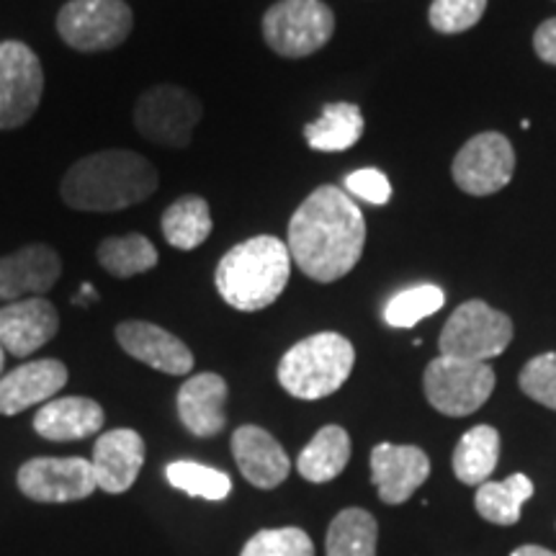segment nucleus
<instances>
[{
	"instance_id": "obj_29",
	"label": "nucleus",
	"mask_w": 556,
	"mask_h": 556,
	"mask_svg": "<svg viewBox=\"0 0 556 556\" xmlns=\"http://www.w3.org/2000/svg\"><path fill=\"white\" fill-rule=\"evenodd\" d=\"M443 302H446L443 289L433 287V283H422V287L405 289L389 299L384 307V319L392 328H413L420 319L435 315L443 307Z\"/></svg>"
},
{
	"instance_id": "obj_13",
	"label": "nucleus",
	"mask_w": 556,
	"mask_h": 556,
	"mask_svg": "<svg viewBox=\"0 0 556 556\" xmlns=\"http://www.w3.org/2000/svg\"><path fill=\"white\" fill-rule=\"evenodd\" d=\"M60 315L52 302L41 296L21 299L0 309V345L16 358L31 356L58 336Z\"/></svg>"
},
{
	"instance_id": "obj_18",
	"label": "nucleus",
	"mask_w": 556,
	"mask_h": 556,
	"mask_svg": "<svg viewBox=\"0 0 556 556\" xmlns=\"http://www.w3.org/2000/svg\"><path fill=\"white\" fill-rule=\"evenodd\" d=\"M67 384V368L58 358H39L0 377V415H18L47 405Z\"/></svg>"
},
{
	"instance_id": "obj_8",
	"label": "nucleus",
	"mask_w": 556,
	"mask_h": 556,
	"mask_svg": "<svg viewBox=\"0 0 556 556\" xmlns=\"http://www.w3.org/2000/svg\"><path fill=\"white\" fill-rule=\"evenodd\" d=\"M135 13L124 0H70L58 13V31L78 52H106L127 41Z\"/></svg>"
},
{
	"instance_id": "obj_11",
	"label": "nucleus",
	"mask_w": 556,
	"mask_h": 556,
	"mask_svg": "<svg viewBox=\"0 0 556 556\" xmlns=\"http://www.w3.org/2000/svg\"><path fill=\"white\" fill-rule=\"evenodd\" d=\"M451 173L464 193L492 197L510 184L516 173V152L500 131H482L458 150Z\"/></svg>"
},
{
	"instance_id": "obj_35",
	"label": "nucleus",
	"mask_w": 556,
	"mask_h": 556,
	"mask_svg": "<svg viewBox=\"0 0 556 556\" xmlns=\"http://www.w3.org/2000/svg\"><path fill=\"white\" fill-rule=\"evenodd\" d=\"M533 50L548 65H556V18H548L533 34Z\"/></svg>"
},
{
	"instance_id": "obj_22",
	"label": "nucleus",
	"mask_w": 556,
	"mask_h": 556,
	"mask_svg": "<svg viewBox=\"0 0 556 556\" xmlns=\"http://www.w3.org/2000/svg\"><path fill=\"white\" fill-rule=\"evenodd\" d=\"M351 462V438L340 426H325L299 454L296 469L307 482L325 484L340 477Z\"/></svg>"
},
{
	"instance_id": "obj_34",
	"label": "nucleus",
	"mask_w": 556,
	"mask_h": 556,
	"mask_svg": "<svg viewBox=\"0 0 556 556\" xmlns=\"http://www.w3.org/2000/svg\"><path fill=\"white\" fill-rule=\"evenodd\" d=\"M345 189L351 197L364 199L368 204H377V206L387 204V201L392 199V184H389V178L377 168H364V170L351 173V176L345 178Z\"/></svg>"
},
{
	"instance_id": "obj_14",
	"label": "nucleus",
	"mask_w": 556,
	"mask_h": 556,
	"mask_svg": "<svg viewBox=\"0 0 556 556\" xmlns=\"http://www.w3.org/2000/svg\"><path fill=\"white\" fill-rule=\"evenodd\" d=\"M116 340L131 358L142 361L155 371L170 374V377H186L193 368V353L184 340L163 330L160 325L129 319L116 328Z\"/></svg>"
},
{
	"instance_id": "obj_36",
	"label": "nucleus",
	"mask_w": 556,
	"mask_h": 556,
	"mask_svg": "<svg viewBox=\"0 0 556 556\" xmlns=\"http://www.w3.org/2000/svg\"><path fill=\"white\" fill-rule=\"evenodd\" d=\"M510 556H556V554L548 552L544 546H520Z\"/></svg>"
},
{
	"instance_id": "obj_25",
	"label": "nucleus",
	"mask_w": 556,
	"mask_h": 556,
	"mask_svg": "<svg viewBox=\"0 0 556 556\" xmlns=\"http://www.w3.org/2000/svg\"><path fill=\"white\" fill-rule=\"evenodd\" d=\"M533 497V482L526 475H510L503 482L479 484L475 505L484 520L495 526H516L520 510Z\"/></svg>"
},
{
	"instance_id": "obj_3",
	"label": "nucleus",
	"mask_w": 556,
	"mask_h": 556,
	"mask_svg": "<svg viewBox=\"0 0 556 556\" xmlns=\"http://www.w3.org/2000/svg\"><path fill=\"white\" fill-rule=\"evenodd\" d=\"M291 253L287 242L274 235H258L235 245L219 261L214 283L229 307L258 312L276 302L291 276Z\"/></svg>"
},
{
	"instance_id": "obj_20",
	"label": "nucleus",
	"mask_w": 556,
	"mask_h": 556,
	"mask_svg": "<svg viewBox=\"0 0 556 556\" xmlns=\"http://www.w3.org/2000/svg\"><path fill=\"white\" fill-rule=\"evenodd\" d=\"M227 381L219 374H197L178 389V417L193 435L212 438L225 428Z\"/></svg>"
},
{
	"instance_id": "obj_21",
	"label": "nucleus",
	"mask_w": 556,
	"mask_h": 556,
	"mask_svg": "<svg viewBox=\"0 0 556 556\" xmlns=\"http://www.w3.org/2000/svg\"><path fill=\"white\" fill-rule=\"evenodd\" d=\"M103 407L88 397H60L39 407L34 430L47 441H80L96 435L103 428Z\"/></svg>"
},
{
	"instance_id": "obj_26",
	"label": "nucleus",
	"mask_w": 556,
	"mask_h": 556,
	"mask_svg": "<svg viewBox=\"0 0 556 556\" xmlns=\"http://www.w3.org/2000/svg\"><path fill=\"white\" fill-rule=\"evenodd\" d=\"M160 229L173 248L193 250L212 235V212L201 197H180L165 208Z\"/></svg>"
},
{
	"instance_id": "obj_27",
	"label": "nucleus",
	"mask_w": 556,
	"mask_h": 556,
	"mask_svg": "<svg viewBox=\"0 0 556 556\" xmlns=\"http://www.w3.org/2000/svg\"><path fill=\"white\" fill-rule=\"evenodd\" d=\"M377 518L361 507L338 513L328 528V556H377Z\"/></svg>"
},
{
	"instance_id": "obj_31",
	"label": "nucleus",
	"mask_w": 556,
	"mask_h": 556,
	"mask_svg": "<svg viewBox=\"0 0 556 556\" xmlns=\"http://www.w3.org/2000/svg\"><path fill=\"white\" fill-rule=\"evenodd\" d=\"M240 556H315V544L302 528H266L242 546Z\"/></svg>"
},
{
	"instance_id": "obj_10",
	"label": "nucleus",
	"mask_w": 556,
	"mask_h": 556,
	"mask_svg": "<svg viewBox=\"0 0 556 556\" xmlns=\"http://www.w3.org/2000/svg\"><path fill=\"white\" fill-rule=\"evenodd\" d=\"M45 90L41 62L29 45L0 41V129H18L37 114Z\"/></svg>"
},
{
	"instance_id": "obj_17",
	"label": "nucleus",
	"mask_w": 556,
	"mask_h": 556,
	"mask_svg": "<svg viewBox=\"0 0 556 556\" xmlns=\"http://www.w3.org/2000/svg\"><path fill=\"white\" fill-rule=\"evenodd\" d=\"M62 261L50 245H26L0 258V299L41 296L60 281Z\"/></svg>"
},
{
	"instance_id": "obj_6",
	"label": "nucleus",
	"mask_w": 556,
	"mask_h": 556,
	"mask_svg": "<svg viewBox=\"0 0 556 556\" xmlns=\"http://www.w3.org/2000/svg\"><path fill=\"white\" fill-rule=\"evenodd\" d=\"M513 323L505 312L492 309L482 299H471L454 309L441 332V356L486 364L510 345Z\"/></svg>"
},
{
	"instance_id": "obj_12",
	"label": "nucleus",
	"mask_w": 556,
	"mask_h": 556,
	"mask_svg": "<svg viewBox=\"0 0 556 556\" xmlns=\"http://www.w3.org/2000/svg\"><path fill=\"white\" fill-rule=\"evenodd\" d=\"M18 490L37 503H75L93 495L99 484L86 458L39 456L18 469Z\"/></svg>"
},
{
	"instance_id": "obj_24",
	"label": "nucleus",
	"mask_w": 556,
	"mask_h": 556,
	"mask_svg": "<svg viewBox=\"0 0 556 556\" xmlns=\"http://www.w3.org/2000/svg\"><path fill=\"white\" fill-rule=\"evenodd\" d=\"M500 462V433L490 426H477L462 435L454 451V475L464 484H484Z\"/></svg>"
},
{
	"instance_id": "obj_30",
	"label": "nucleus",
	"mask_w": 556,
	"mask_h": 556,
	"mask_svg": "<svg viewBox=\"0 0 556 556\" xmlns=\"http://www.w3.org/2000/svg\"><path fill=\"white\" fill-rule=\"evenodd\" d=\"M168 482L176 490L186 492L191 497H204V500H225L232 490V482L225 471L206 467V464L197 462H173L165 469Z\"/></svg>"
},
{
	"instance_id": "obj_9",
	"label": "nucleus",
	"mask_w": 556,
	"mask_h": 556,
	"mask_svg": "<svg viewBox=\"0 0 556 556\" xmlns=\"http://www.w3.org/2000/svg\"><path fill=\"white\" fill-rule=\"evenodd\" d=\"M204 116L201 101L178 86H155L139 96L135 127L139 135L165 148H186Z\"/></svg>"
},
{
	"instance_id": "obj_1",
	"label": "nucleus",
	"mask_w": 556,
	"mask_h": 556,
	"mask_svg": "<svg viewBox=\"0 0 556 556\" xmlns=\"http://www.w3.org/2000/svg\"><path fill=\"white\" fill-rule=\"evenodd\" d=\"M366 222L356 201L338 186H319L289 222V253L312 281L332 283L364 255Z\"/></svg>"
},
{
	"instance_id": "obj_15",
	"label": "nucleus",
	"mask_w": 556,
	"mask_h": 556,
	"mask_svg": "<svg viewBox=\"0 0 556 556\" xmlns=\"http://www.w3.org/2000/svg\"><path fill=\"white\" fill-rule=\"evenodd\" d=\"M430 475L428 454L417 446L379 443L371 451V479L377 484L381 503L402 505Z\"/></svg>"
},
{
	"instance_id": "obj_4",
	"label": "nucleus",
	"mask_w": 556,
	"mask_h": 556,
	"mask_svg": "<svg viewBox=\"0 0 556 556\" xmlns=\"http://www.w3.org/2000/svg\"><path fill=\"white\" fill-rule=\"evenodd\" d=\"M356 364L353 343L338 332H317L299 340L278 364V381L296 400H323L336 394Z\"/></svg>"
},
{
	"instance_id": "obj_5",
	"label": "nucleus",
	"mask_w": 556,
	"mask_h": 556,
	"mask_svg": "<svg viewBox=\"0 0 556 556\" xmlns=\"http://www.w3.org/2000/svg\"><path fill=\"white\" fill-rule=\"evenodd\" d=\"M336 31V16L323 0H278L263 16V39L281 58H309Z\"/></svg>"
},
{
	"instance_id": "obj_37",
	"label": "nucleus",
	"mask_w": 556,
	"mask_h": 556,
	"mask_svg": "<svg viewBox=\"0 0 556 556\" xmlns=\"http://www.w3.org/2000/svg\"><path fill=\"white\" fill-rule=\"evenodd\" d=\"M3 364H5V348L0 345V374H3Z\"/></svg>"
},
{
	"instance_id": "obj_32",
	"label": "nucleus",
	"mask_w": 556,
	"mask_h": 556,
	"mask_svg": "<svg viewBox=\"0 0 556 556\" xmlns=\"http://www.w3.org/2000/svg\"><path fill=\"white\" fill-rule=\"evenodd\" d=\"M484 11L486 0H433L428 21L438 34H462L477 26Z\"/></svg>"
},
{
	"instance_id": "obj_28",
	"label": "nucleus",
	"mask_w": 556,
	"mask_h": 556,
	"mask_svg": "<svg viewBox=\"0 0 556 556\" xmlns=\"http://www.w3.org/2000/svg\"><path fill=\"white\" fill-rule=\"evenodd\" d=\"M99 263L111 276L131 278L157 266V250L144 235L137 232L124 235V238H106L99 245Z\"/></svg>"
},
{
	"instance_id": "obj_16",
	"label": "nucleus",
	"mask_w": 556,
	"mask_h": 556,
	"mask_svg": "<svg viewBox=\"0 0 556 556\" xmlns=\"http://www.w3.org/2000/svg\"><path fill=\"white\" fill-rule=\"evenodd\" d=\"M93 475L99 490L122 495L137 482L144 464V441L137 430L116 428L103 433L93 446Z\"/></svg>"
},
{
	"instance_id": "obj_2",
	"label": "nucleus",
	"mask_w": 556,
	"mask_h": 556,
	"mask_svg": "<svg viewBox=\"0 0 556 556\" xmlns=\"http://www.w3.org/2000/svg\"><path fill=\"white\" fill-rule=\"evenodd\" d=\"M160 176L131 150H103L78 160L62 180V199L78 212H122L157 191Z\"/></svg>"
},
{
	"instance_id": "obj_33",
	"label": "nucleus",
	"mask_w": 556,
	"mask_h": 556,
	"mask_svg": "<svg viewBox=\"0 0 556 556\" xmlns=\"http://www.w3.org/2000/svg\"><path fill=\"white\" fill-rule=\"evenodd\" d=\"M520 389L539 405L556 409V353H541L520 371Z\"/></svg>"
},
{
	"instance_id": "obj_19",
	"label": "nucleus",
	"mask_w": 556,
	"mask_h": 556,
	"mask_svg": "<svg viewBox=\"0 0 556 556\" xmlns=\"http://www.w3.org/2000/svg\"><path fill=\"white\" fill-rule=\"evenodd\" d=\"M232 456L242 477L261 490H274L289 477V456L281 443L268 430L258 426H242L232 433Z\"/></svg>"
},
{
	"instance_id": "obj_7",
	"label": "nucleus",
	"mask_w": 556,
	"mask_h": 556,
	"mask_svg": "<svg viewBox=\"0 0 556 556\" xmlns=\"http://www.w3.org/2000/svg\"><path fill=\"white\" fill-rule=\"evenodd\" d=\"M495 371L486 364L451 356L430 361L426 379H422L430 405L448 417H467L477 413L495 392Z\"/></svg>"
},
{
	"instance_id": "obj_23",
	"label": "nucleus",
	"mask_w": 556,
	"mask_h": 556,
	"mask_svg": "<svg viewBox=\"0 0 556 556\" xmlns=\"http://www.w3.org/2000/svg\"><path fill=\"white\" fill-rule=\"evenodd\" d=\"M364 135V114L356 103H328L323 116L304 127L307 144L317 152L351 150Z\"/></svg>"
}]
</instances>
